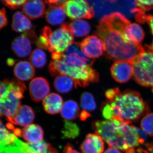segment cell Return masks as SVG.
Listing matches in <instances>:
<instances>
[{
    "mask_svg": "<svg viewBox=\"0 0 153 153\" xmlns=\"http://www.w3.org/2000/svg\"><path fill=\"white\" fill-rule=\"evenodd\" d=\"M62 7L66 16L72 20L91 19L95 13L86 0H68Z\"/></svg>",
    "mask_w": 153,
    "mask_h": 153,
    "instance_id": "obj_9",
    "label": "cell"
},
{
    "mask_svg": "<svg viewBox=\"0 0 153 153\" xmlns=\"http://www.w3.org/2000/svg\"><path fill=\"white\" fill-rule=\"evenodd\" d=\"M140 127L148 135L153 137V113H148L144 115L141 121Z\"/></svg>",
    "mask_w": 153,
    "mask_h": 153,
    "instance_id": "obj_30",
    "label": "cell"
},
{
    "mask_svg": "<svg viewBox=\"0 0 153 153\" xmlns=\"http://www.w3.org/2000/svg\"><path fill=\"white\" fill-rule=\"evenodd\" d=\"M3 153H59L49 143L44 140L36 144L24 142L18 138Z\"/></svg>",
    "mask_w": 153,
    "mask_h": 153,
    "instance_id": "obj_8",
    "label": "cell"
},
{
    "mask_svg": "<svg viewBox=\"0 0 153 153\" xmlns=\"http://www.w3.org/2000/svg\"><path fill=\"white\" fill-rule=\"evenodd\" d=\"M111 72L117 82L124 83L128 82L133 75L132 64L127 61H115L111 66Z\"/></svg>",
    "mask_w": 153,
    "mask_h": 153,
    "instance_id": "obj_12",
    "label": "cell"
},
{
    "mask_svg": "<svg viewBox=\"0 0 153 153\" xmlns=\"http://www.w3.org/2000/svg\"><path fill=\"white\" fill-rule=\"evenodd\" d=\"M126 123L117 120L93 122L92 127L96 134L102 138L109 147L123 151L126 153H134L129 148L126 139Z\"/></svg>",
    "mask_w": 153,
    "mask_h": 153,
    "instance_id": "obj_5",
    "label": "cell"
},
{
    "mask_svg": "<svg viewBox=\"0 0 153 153\" xmlns=\"http://www.w3.org/2000/svg\"><path fill=\"white\" fill-rule=\"evenodd\" d=\"M27 0H2L4 4L11 9L20 8Z\"/></svg>",
    "mask_w": 153,
    "mask_h": 153,
    "instance_id": "obj_32",
    "label": "cell"
},
{
    "mask_svg": "<svg viewBox=\"0 0 153 153\" xmlns=\"http://www.w3.org/2000/svg\"><path fill=\"white\" fill-rule=\"evenodd\" d=\"M67 25L72 35L76 38L85 37L90 32V25L83 20H74L70 23H67Z\"/></svg>",
    "mask_w": 153,
    "mask_h": 153,
    "instance_id": "obj_23",
    "label": "cell"
},
{
    "mask_svg": "<svg viewBox=\"0 0 153 153\" xmlns=\"http://www.w3.org/2000/svg\"><path fill=\"white\" fill-rule=\"evenodd\" d=\"M32 43L30 38L23 34L14 39L11 44V48L18 57H25L31 53Z\"/></svg>",
    "mask_w": 153,
    "mask_h": 153,
    "instance_id": "obj_15",
    "label": "cell"
},
{
    "mask_svg": "<svg viewBox=\"0 0 153 153\" xmlns=\"http://www.w3.org/2000/svg\"><path fill=\"white\" fill-rule=\"evenodd\" d=\"M104 153H121L117 149L112 147L108 148Z\"/></svg>",
    "mask_w": 153,
    "mask_h": 153,
    "instance_id": "obj_39",
    "label": "cell"
},
{
    "mask_svg": "<svg viewBox=\"0 0 153 153\" xmlns=\"http://www.w3.org/2000/svg\"><path fill=\"white\" fill-rule=\"evenodd\" d=\"M10 60H8V64H9V65H10V66H12L13 64H14V60H13V59H9Z\"/></svg>",
    "mask_w": 153,
    "mask_h": 153,
    "instance_id": "obj_40",
    "label": "cell"
},
{
    "mask_svg": "<svg viewBox=\"0 0 153 153\" xmlns=\"http://www.w3.org/2000/svg\"><path fill=\"white\" fill-rule=\"evenodd\" d=\"M45 19L50 25L56 26L62 24L66 19V13L62 6L53 5L47 9Z\"/></svg>",
    "mask_w": 153,
    "mask_h": 153,
    "instance_id": "obj_21",
    "label": "cell"
},
{
    "mask_svg": "<svg viewBox=\"0 0 153 153\" xmlns=\"http://www.w3.org/2000/svg\"><path fill=\"white\" fill-rule=\"evenodd\" d=\"M17 137L11 133L3 125L0 120V148H4L12 144Z\"/></svg>",
    "mask_w": 153,
    "mask_h": 153,
    "instance_id": "obj_28",
    "label": "cell"
},
{
    "mask_svg": "<svg viewBox=\"0 0 153 153\" xmlns=\"http://www.w3.org/2000/svg\"><path fill=\"white\" fill-rule=\"evenodd\" d=\"M14 73L15 76L19 80L22 81H27L35 76V69L30 62L20 61L14 67Z\"/></svg>",
    "mask_w": 153,
    "mask_h": 153,
    "instance_id": "obj_19",
    "label": "cell"
},
{
    "mask_svg": "<svg viewBox=\"0 0 153 153\" xmlns=\"http://www.w3.org/2000/svg\"><path fill=\"white\" fill-rule=\"evenodd\" d=\"M45 10V5L42 0H27L22 8L25 15L32 19L43 16Z\"/></svg>",
    "mask_w": 153,
    "mask_h": 153,
    "instance_id": "obj_16",
    "label": "cell"
},
{
    "mask_svg": "<svg viewBox=\"0 0 153 153\" xmlns=\"http://www.w3.org/2000/svg\"><path fill=\"white\" fill-rule=\"evenodd\" d=\"M26 90L25 83L19 79L0 81V117L8 122L13 118L21 106Z\"/></svg>",
    "mask_w": 153,
    "mask_h": 153,
    "instance_id": "obj_4",
    "label": "cell"
},
{
    "mask_svg": "<svg viewBox=\"0 0 153 153\" xmlns=\"http://www.w3.org/2000/svg\"><path fill=\"white\" fill-rule=\"evenodd\" d=\"M46 3L50 4L58 5L62 6L68 0H44Z\"/></svg>",
    "mask_w": 153,
    "mask_h": 153,
    "instance_id": "obj_35",
    "label": "cell"
},
{
    "mask_svg": "<svg viewBox=\"0 0 153 153\" xmlns=\"http://www.w3.org/2000/svg\"><path fill=\"white\" fill-rule=\"evenodd\" d=\"M81 50L88 58H98L105 52L103 41L96 36H88L80 43Z\"/></svg>",
    "mask_w": 153,
    "mask_h": 153,
    "instance_id": "obj_10",
    "label": "cell"
},
{
    "mask_svg": "<svg viewBox=\"0 0 153 153\" xmlns=\"http://www.w3.org/2000/svg\"><path fill=\"white\" fill-rule=\"evenodd\" d=\"M91 115L89 113L83 110L80 114V120H85L87 119Z\"/></svg>",
    "mask_w": 153,
    "mask_h": 153,
    "instance_id": "obj_38",
    "label": "cell"
},
{
    "mask_svg": "<svg viewBox=\"0 0 153 153\" xmlns=\"http://www.w3.org/2000/svg\"><path fill=\"white\" fill-rule=\"evenodd\" d=\"M135 9L133 12L136 13V18L139 22H144L146 15V12L153 10V0H135Z\"/></svg>",
    "mask_w": 153,
    "mask_h": 153,
    "instance_id": "obj_24",
    "label": "cell"
},
{
    "mask_svg": "<svg viewBox=\"0 0 153 153\" xmlns=\"http://www.w3.org/2000/svg\"><path fill=\"white\" fill-rule=\"evenodd\" d=\"M29 60L34 67L42 68L47 63V55L42 49H36L30 54Z\"/></svg>",
    "mask_w": 153,
    "mask_h": 153,
    "instance_id": "obj_27",
    "label": "cell"
},
{
    "mask_svg": "<svg viewBox=\"0 0 153 153\" xmlns=\"http://www.w3.org/2000/svg\"><path fill=\"white\" fill-rule=\"evenodd\" d=\"M64 153H80L74 149L71 144H67L64 147Z\"/></svg>",
    "mask_w": 153,
    "mask_h": 153,
    "instance_id": "obj_34",
    "label": "cell"
},
{
    "mask_svg": "<svg viewBox=\"0 0 153 153\" xmlns=\"http://www.w3.org/2000/svg\"><path fill=\"white\" fill-rule=\"evenodd\" d=\"M80 105L83 110L92 111L96 108L97 105L93 95L89 92H85L80 98Z\"/></svg>",
    "mask_w": 153,
    "mask_h": 153,
    "instance_id": "obj_29",
    "label": "cell"
},
{
    "mask_svg": "<svg viewBox=\"0 0 153 153\" xmlns=\"http://www.w3.org/2000/svg\"><path fill=\"white\" fill-rule=\"evenodd\" d=\"M62 97L56 93H52L47 95L43 101L44 111L50 114H56L61 111L63 106Z\"/></svg>",
    "mask_w": 153,
    "mask_h": 153,
    "instance_id": "obj_17",
    "label": "cell"
},
{
    "mask_svg": "<svg viewBox=\"0 0 153 153\" xmlns=\"http://www.w3.org/2000/svg\"><path fill=\"white\" fill-rule=\"evenodd\" d=\"M79 128L76 124L70 121H66L62 133L65 137L74 138L78 136L79 134Z\"/></svg>",
    "mask_w": 153,
    "mask_h": 153,
    "instance_id": "obj_31",
    "label": "cell"
},
{
    "mask_svg": "<svg viewBox=\"0 0 153 153\" xmlns=\"http://www.w3.org/2000/svg\"><path fill=\"white\" fill-rule=\"evenodd\" d=\"M8 20L4 8L0 10V30L7 25Z\"/></svg>",
    "mask_w": 153,
    "mask_h": 153,
    "instance_id": "obj_33",
    "label": "cell"
},
{
    "mask_svg": "<svg viewBox=\"0 0 153 153\" xmlns=\"http://www.w3.org/2000/svg\"><path fill=\"white\" fill-rule=\"evenodd\" d=\"M24 140L29 143L36 144L43 140L44 132L38 125L33 124L25 127L22 131Z\"/></svg>",
    "mask_w": 153,
    "mask_h": 153,
    "instance_id": "obj_18",
    "label": "cell"
},
{
    "mask_svg": "<svg viewBox=\"0 0 153 153\" xmlns=\"http://www.w3.org/2000/svg\"><path fill=\"white\" fill-rule=\"evenodd\" d=\"M105 95L107 100L102 104L101 110L107 120H117L130 124L149 111V105L137 91L112 88L107 91Z\"/></svg>",
    "mask_w": 153,
    "mask_h": 153,
    "instance_id": "obj_3",
    "label": "cell"
},
{
    "mask_svg": "<svg viewBox=\"0 0 153 153\" xmlns=\"http://www.w3.org/2000/svg\"><path fill=\"white\" fill-rule=\"evenodd\" d=\"M54 87L58 92L67 93L70 92L74 86V81L69 76L65 75H59L56 76L54 82Z\"/></svg>",
    "mask_w": 153,
    "mask_h": 153,
    "instance_id": "obj_26",
    "label": "cell"
},
{
    "mask_svg": "<svg viewBox=\"0 0 153 153\" xmlns=\"http://www.w3.org/2000/svg\"><path fill=\"white\" fill-rule=\"evenodd\" d=\"M137 151L139 153H153V143L148 145L147 147V150L139 149Z\"/></svg>",
    "mask_w": 153,
    "mask_h": 153,
    "instance_id": "obj_36",
    "label": "cell"
},
{
    "mask_svg": "<svg viewBox=\"0 0 153 153\" xmlns=\"http://www.w3.org/2000/svg\"><path fill=\"white\" fill-rule=\"evenodd\" d=\"M132 64L136 81L142 86L153 88V47L145 46Z\"/></svg>",
    "mask_w": 153,
    "mask_h": 153,
    "instance_id": "obj_7",
    "label": "cell"
},
{
    "mask_svg": "<svg viewBox=\"0 0 153 153\" xmlns=\"http://www.w3.org/2000/svg\"><path fill=\"white\" fill-rule=\"evenodd\" d=\"M146 21L147 22L148 25L150 28L151 32L153 35V16H146Z\"/></svg>",
    "mask_w": 153,
    "mask_h": 153,
    "instance_id": "obj_37",
    "label": "cell"
},
{
    "mask_svg": "<svg viewBox=\"0 0 153 153\" xmlns=\"http://www.w3.org/2000/svg\"><path fill=\"white\" fill-rule=\"evenodd\" d=\"M74 36L68 27L67 23L52 32L48 26L44 27L40 37L37 38V47L47 49L50 52L63 53L74 43Z\"/></svg>",
    "mask_w": 153,
    "mask_h": 153,
    "instance_id": "obj_6",
    "label": "cell"
},
{
    "mask_svg": "<svg viewBox=\"0 0 153 153\" xmlns=\"http://www.w3.org/2000/svg\"><path fill=\"white\" fill-rule=\"evenodd\" d=\"M83 153H102L104 143L101 137L97 134H89L80 146Z\"/></svg>",
    "mask_w": 153,
    "mask_h": 153,
    "instance_id": "obj_13",
    "label": "cell"
},
{
    "mask_svg": "<svg viewBox=\"0 0 153 153\" xmlns=\"http://www.w3.org/2000/svg\"><path fill=\"white\" fill-rule=\"evenodd\" d=\"M152 92H153V89H152Z\"/></svg>",
    "mask_w": 153,
    "mask_h": 153,
    "instance_id": "obj_41",
    "label": "cell"
},
{
    "mask_svg": "<svg viewBox=\"0 0 153 153\" xmlns=\"http://www.w3.org/2000/svg\"><path fill=\"white\" fill-rule=\"evenodd\" d=\"M35 117V113L31 107L21 105L9 123L26 127L31 124Z\"/></svg>",
    "mask_w": 153,
    "mask_h": 153,
    "instance_id": "obj_14",
    "label": "cell"
},
{
    "mask_svg": "<svg viewBox=\"0 0 153 153\" xmlns=\"http://www.w3.org/2000/svg\"><path fill=\"white\" fill-rule=\"evenodd\" d=\"M79 108L76 102L69 100L65 102L61 111V115L64 119L74 120L79 114Z\"/></svg>",
    "mask_w": 153,
    "mask_h": 153,
    "instance_id": "obj_25",
    "label": "cell"
},
{
    "mask_svg": "<svg viewBox=\"0 0 153 153\" xmlns=\"http://www.w3.org/2000/svg\"><path fill=\"white\" fill-rule=\"evenodd\" d=\"M49 70L53 76L65 75L74 81L75 87H85L98 82V72L92 68L94 60L83 53L80 43L74 42L63 53L54 52Z\"/></svg>",
    "mask_w": 153,
    "mask_h": 153,
    "instance_id": "obj_2",
    "label": "cell"
},
{
    "mask_svg": "<svg viewBox=\"0 0 153 153\" xmlns=\"http://www.w3.org/2000/svg\"><path fill=\"white\" fill-rule=\"evenodd\" d=\"M0 1H1V0H0Z\"/></svg>",
    "mask_w": 153,
    "mask_h": 153,
    "instance_id": "obj_42",
    "label": "cell"
},
{
    "mask_svg": "<svg viewBox=\"0 0 153 153\" xmlns=\"http://www.w3.org/2000/svg\"><path fill=\"white\" fill-rule=\"evenodd\" d=\"M127 41L129 44L139 45L144 38L143 30L140 25L136 23H130L128 25L125 30Z\"/></svg>",
    "mask_w": 153,
    "mask_h": 153,
    "instance_id": "obj_20",
    "label": "cell"
},
{
    "mask_svg": "<svg viewBox=\"0 0 153 153\" xmlns=\"http://www.w3.org/2000/svg\"><path fill=\"white\" fill-rule=\"evenodd\" d=\"M130 23L124 16L117 12L105 16L99 22L95 34L104 43L107 58L132 63L143 51L140 44H130L127 41L125 30Z\"/></svg>",
    "mask_w": 153,
    "mask_h": 153,
    "instance_id": "obj_1",
    "label": "cell"
},
{
    "mask_svg": "<svg viewBox=\"0 0 153 153\" xmlns=\"http://www.w3.org/2000/svg\"><path fill=\"white\" fill-rule=\"evenodd\" d=\"M30 97L36 102L44 100L49 95L50 88L48 81L42 77H37L31 80L29 85Z\"/></svg>",
    "mask_w": 153,
    "mask_h": 153,
    "instance_id": "obj_11",
    "label": "cell"
},
{
    "mask_svg": "<svg viewBox=\"0 0 153 153\" xmlns=\"http://www.w3.org/2000/svg\"><path fill=\"white\" fill-rule=\"evenodd\" d=\"M12 28L17 33H25L32 30L33 25L27 16L19 11L13 16Z\"/></svg>",
    "mask_w": 153,
    "mask_h": 153,
    "instance_id": "obj_22",
    "label": "cell"
}]
</instances>
